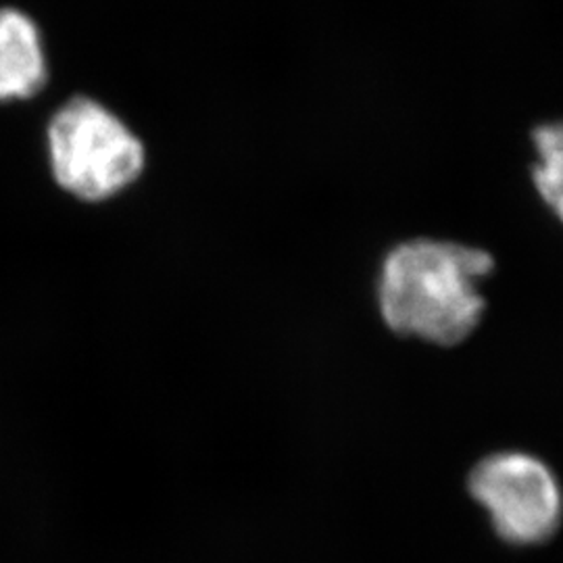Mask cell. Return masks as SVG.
I'll use <instances>...</instances> for the list:
<instances>
[{
    "label": "cell",
    "mask_w": 563,
    "mask_h": 563,
    "mask_svg": "<svg viewBox=\"0 0 563 563\" xmlns=\"http://www.w3.org/2000/svg\"><path fill=\"white\" fill-rule=\"evenodd\" d=\"M495 260L462 242L416 239L384 257L376 301L384 323L402 339L455 346L483 322V284Z\"/></svg>",
    "instance_id": "cell-1"
},
{
    "label": "cell",
    "mask_w": 563,
    "mask_h": 563,
    "mask_svg": "<svg viewBox=\"0 0 563 563\" xmlns=\"http://www.w3.org/2000/svg\"><path fill=\"white\" fill-rule=\"evenodd\" d=\"M48 162L63 190L80 201H109L141 178L146 151L141 139L102 102L69 99L46 130Z\"/></svg>",
    "instance_id": "cell-2"
},
{
    "label": "cell",
    "mask_w": 563,
    "mask_h": 563,
    "mask_svg": "<svg viewBox=\"0 0 563 563\" xmlns=\"http://www.w3.org/2000/svg\"><path fill=\"white\" fill-rule=\"evenodd\" d=\"M467 488L505 543H544L562 523L560 481L543 460L526 451L484 457L474 465Z\"/></svg>",
    "instance_id": "cell-3"
},
{
    "label": "cell",
    "mask_w": 563,
    "mask_h": 563,
    "mask_svg": "<svg viewBox=\"0 0 563 563\" xmlns=\"http://www.w3.org/2000/svg\"><path fill=\"white\" fill-rule=\"evenodd\" d=\"M48 80L41 27L18 9L0 11V102L25 101Z\"/></svg>",
    "instance_id": "cell-4"
},
{
    "label": "cell",
    "mask_w": 563,
    "mask_h": 563,
    "mask_svg": "<svg viewBox=\"0 0 563 563\" xmlns=\"http://www.w3.org/2000/svg\"><path fill=\"white\" fill-rule=\"evenodd\" d=\"M534 163L530 176L551 213L563 225V121H549L532 132Z\"/></svg>",
    "instance_id": "cell-5"
}]
</instances>
